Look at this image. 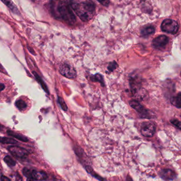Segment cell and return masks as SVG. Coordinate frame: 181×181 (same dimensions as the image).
Masks as SVG:
<instances>
[{"instance_id":"26","label":"cell","mask_w":181,"mask_h":181,"mask_svg":"<svg viewBox=\"0 0 181 181\" xmlns=\"http://www.w3.org/2000/svg\"><path fill=\"white\" fill-rule=\"evenodd\" d=\"M1 181H11V179H10L8 177H6V176H1V177L0 178Z\"/></svg>"},{"instance_id":"10","label":"cell","mask_w":181,"mask_h":181,"mask_svg":"<svg viewBox=\"0 0 181 181\" xmlns=\"http://www.w3.org/2000/svg\"><path fill=\"white\" fill-rule=\"evenodd\" d=\"M169 38L165 36L161 35L155 38L152 41V45L154 48L157 49H161L164 48L169 43Z\"/></svg>"},{"instance_id":"27","label":"cell","mask_w":181,"mask_h":181,"mask_svg":"<svg viewBox=\"0 0 181 181\" xmlns=\"http://www.w3.org/2000/svg\"><path fill=\"white\" fill-rule=\"evenodd\" d=\"M5 89V85L3 83H0V92Z\"/></svg>"},{"instance_id":"8","label":"cell","mask_w":181,"mask_h":181,"mask_svg":"<svg viewBox=\"0 0 181 181\" xmlns=\"http://www.w3.org/2000/svg\"><path fill=\"white\" fill-rule=\"evenodd\" d=\"M60 73L62 76L69 79H74L76 78V72L72 66L67 63L62 64L60 66Z\"/></svg>"},{"instance_id":"7","label":"cell","mask_w":181,"mask_h":181,"mask_svg":"<svg viewBox=\"0 0 181 181\" xmlns=\"http://www.w3.org/2000/svg\"><path fill=\"white\" fill-rule=\"evenodd\" d=\"M129 104L130 106L139 114L140 116L142 118H151V115L148 109L146 108L144 106H142L136 99L130 101Z\"/></svg>"},{"instance_id":"4","label":"cell","mask_w":181,"mask_h":181,"mask_svg":"<svg viewBox=\"0 0 181 181\" xmlns=\"http://www.w3.org/2000/svg\"><path fill=\"white\" fill-rule=\"evenodd\" d=\"M23 175L27 177L28 180H45L47 179L48 175L43 171H37L35 169L24 168L23 169Z\"/></svg>"},{"instance_id":"15","label":"cell","mask_w":181,"mask_h":181,"mask_svg":"<svg viewBox=\"0 0 181 181\" xmlns=\"http://www.w3.org/2000/svg\"><path fill=\"white\" fill-rule=\"evenodd\" d=\"M2 2H3L4 4L6 5V6L8 7L11 10H12L13 12L15 13L16 14H19L18 9L15 5V4L12 2L11 0H1Z\"/></svg>"},{"instance_id":"16","label":"cell","mask_w":181,"mask_h":181,"mask_svg":"<svg viewBox=\"0 0 181 181\" xmlns=\"http://www.w3.org/2000/svg\"><path fill=\"white\" fill-rule=\"evenodd\" d=\"M90 80L93 82H99L103 87L105 86L104 77L101 74L97 73V74H95V75H93L92 76H91Z\"/></svg>"},{"instance_id":"12","label":"cell","mask_w":181,"mask_h":181,"mask_svg":"<svg viewBox=\"0 0 181 181\" xmlns=\"http://www.w3.org/2000/svg\"><path fill=\"white\" fill-rule=\"evenodd\" d=\"M7 133H8L9 136L12 137L16 138V139H18L19 140H20L21 141H23V142H27L29 141L27 137H26L25 136L23 135V134L17 133H16L15 132L12 131L11 130L7 131Z\"/></svg>"},{"instance_id":"5","label":"cell","mask_w":181,"mask_h":181,"mask_svg":"<svg viewBox=\"0 0 181 181\" xmlns=\"http://www.w3.org/2000/svg\"><path fill=\"white\" fill-rule=\"evenodd\" d=\"M156 131V126L151 121L144 122L140 128V132L142 136L147 138H151Z\"/></svg>"},{"instance_id":"2","label":"cell","mask_w":181,"mask_h":181,"mask_svg":"<svg viewBox=\"0 0 181 181\" xmlns=\"http://www.w3.org/2000/svg\"><path fill=\"white\" fill-rule=\"evenodd\" d=\"M70 6L83 22L90 20L96 12L95 5L89 1L79 2L72 1Z\"/></svg>"},{"instance_id":"21","label":"cell","mask_w":181,"mask_h":181,"mask_svg":"<svg viewBox=\"0 0 181 181\" xmlns=\"http://www.w3.org/2000/svg\"><path fill=\"white\" fill-rule=\"evenodd\" d=\"M4 161H5V163L8 165L9 166L11 167L15 166L16 165V161L10 156H6L5 157Z\"/></svg>"},{"instance_id":"23","label":"cell","mask_w":181,"mask_h":181,"mask_svg":"<svg viewBox=\"0 0 181 181\" xmlns=\"http://www.w3.org/2000/svg\"><path fill=\"white\" fill-rule=\"evenodd\" d=\"M118 66V64L115 61L111 62L109 63L108 67H107V70L109 71V72H112L114 70H115Z\"/></svg>"},{"instance_id":"17","label":"cell","mask_w":181,"mask_h":181,"mask_svg":"<svg viewBox=\"0 0 181 181\" xmlns=\"http://www.w3.org/2000/svg\"><path fill=\"white\" fill-rule=\"evenodd\" d=\"M33 73L34 75L36 80L38 82L39 84H41L42 88L43 89L46 93H48V94H49V90L48 89V86H46V84H45V83L44 82V81L42 80V79L38 75L36 72H33Z\"/></svg>"},{"instance_id":"11","label":"cell","mask_w":181,"mask_h":181,"mask_svg":"<svg viewBox=\"0 0 181 181\" xmlns=\"http://www.w3.org/2000/svg\"><path fill=\"white\" fill-rule=\"evenodd\" d=\"M162 179L166 181L174 180L177 177V174L174 171L171 169H163L159 173Z\"/></svg>"},{"instance_id":"6","label":"cell","mask_w":181,"mask_h":181,"mask_svg":"<svg viewBox=\"0 0 181 181\" xmlns=\"http://www.w3.org/2000/svg\"><path fill=\"white\" fill-rule=\"evenodd\" d=\"M161 28L165 33L175 34L179 29V26L176 21L172 19H166L163 21Z\"/></svg>"},{"instance_id":"13","label":"cell","mask_w":181,"mask_h":181,"mask_svg":"<svg viewBox=\"0 0 181 181\" xmlns=\"http://www.w3.org/2000/svg\"><path fill=\"white\" fill-rule=\"evenodd\" d=\"M171 103L174 106L178 108H181V93L177 94V95L174 96H172L170 99Z\"/></svg>"},{"instance_id":"1","label":"cell","mask_w":181,"mask_h":181,"mask_svg":"<svg viewBox=\"0 0 181 181\" xmlns=\"http://www.w3.org/2000/svg\"><path fill=\"white\" fill-rule=\"evenodd\" d=\"M51 13L56 18L64 21L69 25H73L76 21L71 6L63 1L56 0L51 4Z\"/></svg>"},{"instance_id":"9","label":"cell","mask_w":181,"mask_h":181,"mask_svg":"<svg viewBox=\"0 0 181 181\" xmlns=\"http://www.w3.org/2000/svg\"><path fill=\"white\" fill-rule=\"evenodd\" d=\"M8 150L11 154L19 158H24L29 154V152L26 149L20 147L9 146Z\"/></svg>"},{"instance_id":"14","label":"cell","mask_w":181,"mask_h":181,"mask_svg":"<svg viewBox=\"0 0 181 181\" xmlns=\"http://www.w3.org/2000/svg\"><path fill=\"white\" fill-rule=\"evenodd\" d=\"M155 32V29L154 27L150 26H147V27H144L141 30V35L142 36L144 37H147L152 35L154 34Z\"/></svg>"},{"instance_id":"3","label":"cell","mask_w":181,"mask_h":181,"mask_svg":"<svg viewBox=\"0 0 181 181\" xmlns=\"http://www.w3.org/2000/svg\"><path fill=\"white\" fill-rule=\"evenodd\" d=\"M130 86L131 91L133 96L139 99H142L143 97L146 96L147 91L142 88L139 79L136 77H131Z\"/></svg>"},{"instance_id":"22","label":"cell","mask_w":181,"mask_h":181,"mask_svg":"<svg viewBox=\"0 0 181 181\" xmlns=\"http://www.w3.org/2000/svg\"><path fill=\"white\" fill-rule=\"evenodd\" d=\"M58 102L60 105V106L62 108V109L64 111H68V106L66 104V102L64 101V99L62 98L61 97H58Z\"/></svg>"},{"instance_id":"19","label":"cell","mask_w":181,"mask_h":181,"mask_svg":"<svg viewBox=\"0 0 181 181\" xmlns=\"http://www.w3.org/2000/svg\"><path fill=\"white\" fill-rule=\"evenodd\" d=\"M85 169H86V170L87 172L89 174H90L91 175H92L94 177L97 178V179H99V180H104V179L101 178L100 176L97 175V174L95 173L94 171L93 170V169H92L90 166H89V165L86 166H85Z\"/></svg>"},{"instance_id":"25","label":"cell","mask_w":181,"mask_h":181,"mask_svg":"<svg viewBox=\"0 0 181 181\" xmlns=\"http://www.w3.org/2000/svg\"><path fill=\"white\" fill-rule=\"evenodd\" d=\"M101 4L104 6H108L109 3V0H97Z\"/></svg>"},{"instance_id":"20","label":"cell","mask_w":181,"mask_h":181,"mask_svg":"<svg viewBox=\"0 0 181 181\" xmlns=\"http://www.w3.org/2000/svg\"><path fill=\"white\" fill-rule=\"evenodd\" d=\"M15 105L17 108H18L20 111H23L27 108V104L25 102V101L23 100H18L16 101Z\"/></svg>"},{"instance_id":"24","label":"cell","mask_w":181,"mask_h":181,"mask_svg":"<svg viewBox=\"0 0 181 181\" xmlns=\"http://www.w3.org/2000/svg\"><path fill=\"white\" fill-rule=\"evenodd\" d=\"M171 123L176 126L177 129L181 130V122L177 119H173L171 121Z\"/></svg>"},{"instance_id":"18","label":"cell","mask_w":181,"mask_h":181,"mask_svg":"<svg viewBox=\"0 0 181 181\" xmlns=\"http://www.w3.org/2000/svg\"><path fill=\"white\" fill-rule=\"evenodd\" d=\"M0 143L3 144H17L18 141L13 138L0 137Z\"/></svg>"}]
</instances>
